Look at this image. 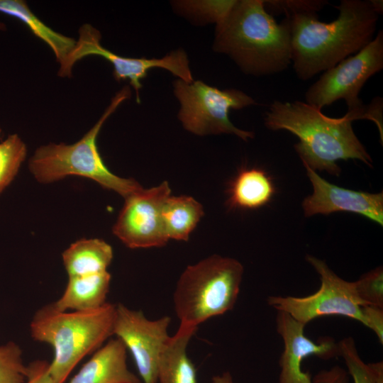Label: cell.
Masks as SVG:
<instances>
[{
    "mask_svg": "<svg viewBox=\"0 0 383 383\" xmlns=\"http://www.w3.org/2000/svg\"><path fill=\"white\" fill-rule=\"evenodd\" d=\"M365 118L374 121L380 133L381 141L383 139V126H382V99L377 97L374 99L371 104L367 106Z\"/></svg>",
    "mask_w": 383,
    "mask_h": 383,
    "instance_id": "obj_31",
    "label": "cell"
},
{
    "mask_svg": "<svg viewBox=\"0 0 383 383\" xmlns=\"http://www.w3.org/2000/svg\"><path fill=\"white\" fill-rule=\"evenodd\" d=\"M348 113L331 118L306 102L274 101L265 116V126L286 130L299 139L294 148L303 164L316 171L338 176L339 160H359L371 166L372 160L352 127Z\"/></svg>",
    "mask_w": 383,
    "mask_h": 383,
    "instance_id": "obj_3",
    "label": "cell"
},
{
    "mask_svg": "<svg viewBox=\"0 0 383 383\" xmlns=\"http://www.w3.org/2000/svg\"><path fill=\"white\" fill-rule=\"evenodd\" d=\"M374 11L378 14H382L383 11V1L382 0H370Z\"/></svg>",
    "mask_w": 383,
    "mask_h": 383,
    "instance_id": "obj_34",
    "label": "cell"
},
{
    "mask_svg": "<svg viewBox=\"0 0 383 383\" xmlns=\"http://www.w3.org/2000/svg\"><path fill=\"white\" fill-rule=\"evenodd\" d=\"M371 368L375 383H383V363L382 362L368 363Z\"/></svg>",
    "mask_w": 383,
    "mask_h": 383,
    "instance_id": "obj_32",
    "label": "cell"
},
{
    "mask_svg": "<svg viewBox=\"0 0 383 383\" xmlns=\"http://www.w3.org/2000/svg\"><path fill=\"white\" fill-rule=\"evenodd\" d=\"M26 155V145L18 134L0 143V194L13 180Z\"/></svg>",
    "mask_w": 383,
    "mask_h": 383,
    "instance_id": "obj_22",
    "label": "cell"
},
{
    "mask_svg": "<svg viewBox=\"0 0 383 383\" xmlns=\"http://www.w3.org/2000/svg\"><path fill=\"white\" fill-rule=\"evenodd\" d=\"M243 272L239 261L218 255L189 265L180 275L173 294L179 324L198 328L208 319L232 310Z\"/></svg>",
    "mask_w": 383,
    "mask_h": 383,
    "instance_id": "obj_6",
    "label": "cell"
},
{
    "mask_svg": "<svg viewBox=\"0 0 383 383\" xmlns=\"http://www.w3.org/2000/svg\"><path fill=\"white\" fill-rule=\"evenodd\" d=\"M62 256L70 277L106 272L113 254L111 246L104 240L83 238L72 243Z\"/></svg>",
    "mask_w": 383,
    "mask_h": 383,
    "instance_id": "obj_18",
    "label": "cell"
},
{
    "mask_svg": "<svg viewBox=\"0 0 383 383\" xmlns=\"http://www.w3.org/2000/svg\"><path fill=\"white\" fill-rule=\"evenodd\" d=\"M266 11L271 16L284 13L289 16L296 13H311L321 10L328 4L325 0H267L263 1Z\"/></svg>",
    "mask_w": 383,
    "mask_h": 383,
    "instance_id": "obj_27",
    "label": "cell"
},
{
    "mask_svg": "<svg viewBox=\"0 0 383 383\" xmlns=\"http://www.w3.org/2000/svg\"><path fill=\"white\" fill-rule=\"evenodd\" d=\"M304 328L287 313L277 311L276 328L284 345L279 383H313L311 374L302 370L303 360L311 355L323 360L339 356L338 343L334 338L324 336L314 342L305 335Z\"/></svg>",
    "mask_w": 383,
    "mask_h": 383,
    "instance_id": "obj_13",
    "label": "cell"
},
{
    "mask_svg": "<svg viewBox=\"0 0 383 383\" xmlns=\"http://www.w3.org/2000/svg\"><path fill=\"white\" fill-rule=\"evenodd\" d=\"M170 323L167 316L150 320L141 311L116 305L113 335L130 351L143 383L158 382L159 361L171 337L167 331Z\"/></svg>",
    "mask_w": 383,
    "mask_h": 383,
    "instance_id": "obj_11",
    "label": "cell"
},
{
    "mask_svg": "<svg viewBox=\"0 0 383 383\" xmlns=\"http://www.w3.org/2000/svg\"><path fill=\"white\" fill-rule=\"evenodd\" d=\"M306 260L320 275L319 289L304 297L270 296L268 305L287 313L305 326L316 318L328 315L348 317L364 325V304L357 296L355 282L343 279L325 261L316 257L306 255Z\"/></svg>",
    "mask_w": 383,
    "mask_h": 383,
    "instance_id": "obj_9",
    "label": "cell"
},
{
    "mask_svg": "<svg viewBox=\"0 0 383 383\" xmlns=\"http://www.w3.org/2000/svg\"><path fill=\"white\" fill-rule=\"evenodd\" d=\"M167 182L133 193L125 204L113 227V233L132 249L161 247L168 241L162 211L170 196Z\"/></svg>",
    "mask_w": 383,
    "mask_h": 383,
    "instance_id": "obj_12",
    "label": "cell"
},
{
    "mask_svg": "<svg viewBox=\"0 0 383 383\" xmlns=\"http://www.w3.org/2000/svg\"><path fill=\"white\" fill-rule=\"evenodd\" d=\"M274 193L273 183L266 172L257 168L245 169L232 182L228 201L232 206L254 209L269 202Z\"/></svg>",
    "mask_w": 383,
    "mask_h": 383,
    "instance_id": "obj_20",
    "label": "cell"
},
{
    "mask_svg": "<svg viewBox=\"0 0 383 383\" xmlns=\"http://www.w3.org/2000/svg\"><path fill=\"white\" fill-rule=\"evenodd\" d=\"M111 276L108 271L69 277L62 296L53 306L62 311H84L101 307L106 301Z\"/></svg>",
    "mask_w": 383,
    "mask_h": 383,
    "instance_id": "obj_16",
    "label": "cell"
},
{
    "mask_svg": "<svg viewBox=\"0 0 383 383\" xmlns=\"http://www.w3.org/2000/svg\"><path fill=\"white\" fill-rule=\"evenodd\" d=\"M26 370L18 344L9 341L0 345V383H24Z\"/></svg>",
    "mask_w": 383,
    "mask_h": 383,
    "instance_id": "obj_24",
    "label": "cell"
},
{
    "mask_svg": "<svg viewBox=\"0 0 383 383\" xmlns=\"http://www.w3.org/2000/svg\"><path fill=\"white\" fill-rule=\"evenodd\" d=\"M0 13L16 18L44 41L61 65L72 50L76 40L59 33L41 21L22 0H0Z\"/></svg>",
    "mask_w": 383,
    "mask_h": 383,
    "instance_id": "obj_19",
    "label": "cell"
},
{
    "mask_svg": "<svg viewBox=\"0 0 383 383\" xmlns=\"http://www.w3.org/2000/svg\"><path fill=\"white\" fill-rule=\"evenodd\" d=\"M338 343L339 356L343 357L353 382L375 383L373 372L360 357L353 338L348 336Z\"/></svg>",
    "mask_w": 383,
    "mask_h": 383,
    "instance_id": "obj_25",
    "label": "cell"
},
{
    "mask_svg": "<svg viewBox=\"0 0 383 383\" xmlns=\"http://www.w3.org/2000/svg\"><path fill=\"white\" fill-rule=\"evenodd\" d=\"M89 55H99L111 62L113 67V76L117 81L128 79L135 91L138 104L140 103L141 80L152 68H164L186 82L193 81L187 55L182 49L173 50L160 59L122 57L104 48L101 44L100 32L89 24L80 27L79 38L72 50L60 65L59 76L70 77L74 65Z\"/></svg>",
    "mask_w": 383,
    "mask_h": 383,
    "instance_id": "obj_10",
    "label": "cell"
},
{
    "mask_svg": "<svg viewBox=\"0 0 383 383\" xmlns=\"http://www.w3.org/2000/svg\"><path fill=\"white\" fill-rule=\"evenodd\" d=\"M6 30V25L0 21V30Z\"/></svg>",
    "mask_w": 383,
    "mask_h": 383,
    "instance_id": "obj_35",
    "label": "cell"
},
{
    "mask_svg": "<svg viewBox=\"0 0 383 383\" xmlns=\"http://www.w3.org/2000/svg\"><path fill=\"white\" fill-rule=\"evenodd\" d=\"M213 48L248 74L279 73L292 63L289 21L285 18L277 23L265 9L263 0H235L216 23Z\"/></svg>",
    "mask_w": 383,
    "mask_h": 383,
    "instance_id": "obj_2",
    "label": "cell"
},
{
    "mask_svg": "<svg viewBox=\"0 0 383 383\" xmlns=\"http://www.w3.org/2000/svg\"><path fill=\"white\" fill-rule=\"evenodd\" d=\"M130 96V88L124 87L111 99L94 126L77 142L70 145L50 143L39 147L28 163L36 180L50 183L69 175L81 176L114 191L124 199L142 189L135 180L112 173L104 164L96 145V138L104 123Z\"/></svg>",
    "mask_w": 383,
    "mask_h": 383,
    "instance_id": "obj_5",
    "label": "cell"
},
{
    "mask_svg": "<svg viewBox=\"0 0 383 383\" xmlns=\"http://www.w3.org/2000/svg\"><path fill=\"white\" fill-rule=\"evenodd\" d=\"M203 215V206L193 197L170 196L162 211L165 230L168 239L187 240Z\"/></svg>",
    "mask_w": 383,
    "mask_h": 383,
    "instance_id": "obj_21",
    "label": "cell"
},
{
    "mask_svg": "<svg viewBox=\"0 0 383 383\" xmlns=\"http://www.w3.org/2000/svg\"><path fill=\"white\" fill-rule=\"evenodd\" d=\"M1 129L0 128V137H1Z\"/></svg>",
    "mask_w": 383,
    "mask_h": 383,
    "instance_id": "obj_36",
    "label": "cell"
},
{
    "mask_svg": "<svg viewBox=\"0 0 383 383\" xmlns=\"http://www.w3.org/2000/svg\"><path fill=\"white\" fill-rule=\"evenodd\" d=\"M174 92L180 103L178 118L184 128L198 135L233 134L243 140L254 133L239 129L228 118L229 110L256 104L255 100L236 89L220 90L201 81L174 82Z\"/></svg>",
    "mask_w": 383,
    "mask_h": 383,
    "instance_id": "obj_7",
    "label": "cell"
},
{
    "mask_svg": "<svg viewBox=\"0 0 383 383\" xmlns=\"http://www.w3.org/2000/svg\"><path fill=\"white\" fill-rule=\"evenodd\" d=\"M338 16L321 22L317 13L286 16L291 36V57L298 78L307 80L355 54L373 38L379 15L370 1L341 0Z\"/></svg>",
    "mask_w": 383,
    "mask_h": 383,
    "instance_id": "obj_1",
    "label": "cell"
},
{
    "mask_svg": "<svg viewBox=\"0 0 383 383\" xmlns=\"http://www.w3.org/2000/svg\"><path fill=\"white\" fill-rule=\"evenodd\" d=\"M198 328L179 324L163 350L158 365L160 383H197L196 369L187 355L188 344Z\"/></svg>",
    "mask_w": 383,
    "mask_h": 383,
    "instance_id": "obj_17",
    "label": "cell"
},
{
    "mask_svg": "<svg viewBox=\"0 0 383 383\" xmlns=\"http://www.w3.org/2000/svg\"><path fill=\"white\" fill-rule=\"evenodd\" d=\"M212 383H234L233 377L229 372H225L221 374L215 375L212 377Z\"/></svg>",
    "mask_w": 383,
    "mask_h": 383,
    "instance_id": "obj_33",
    "label": "cell"
},
{
    "mask_svg": "<svg viewBox=\"0 0 383 383\" xmlns=\"http://www.w3.org/2000/svg\"><path fill=\"white\" fill-rule=\"evenodd\" d=\"M362 313L364 326L371 329L377 335L381 345L383 344V308L374 306H363Z\"/></svg>",
    "mask_w": 383,
    "mask_h": 383,
    "instance_id": "obj_28",
    "label": "cell"
},
{
    "mask_svg": "<svg viewBox=\"0 0 383 383\" xmlns=\"http://www.w3.org/2000/svg\"><path fill=\"white\" fill-rule=\"evenodd\" d=\"M313 383H350L346 370L335 365L330 370H321L313 378Z\"/></svg>",
    "mask_w": 383,
    "mask_h": 383,
    "instance_id": "obj_30",
    "label": "cell"
},
{
    "mask_svg": "<svg viewBox=\"0 0 383 383\" xmlns=\"http://www.w3.org/2000/svg\"><path fill=\"white\" fill-rule=\"evenodd\" d=\"M115 314L116 305L108 302L94 310L70 312L50 304L35 312L30 335L53 349L50 373L54 383H65L75 366L113 335Z\"/></svg>",
    "mask_w": 383,
    "mask_h": 383,
    "instance_id": "obj_4",
    "label": "cell"
},
{
    "mask_svg": "<svg viewBox=\"0 0 383 383\" xmlns=\"http://www.w3.org/2000/svg\"><path fill=\"white\" fill-rule=\"evenodd\" d=\"M24 383H54L50 373V362L37 360L26 365Z\"/></svg>",
    "mask_w": 383,
    "mask_h": 383,
    "instance_id": "obj_29",
    "label": "cell"
},
{
    "mask_svg": "<svg viewBox=\"0 0 383 383\" xmlns=\"http://www.w3.org/2000/svg\"><path fill=\"white\" fill-rule=\"evenodd\" d=\"M358 297L364 306L383 308V270L382 266L362 274L355 282Z\"/></svg>",
    "mask_w": 383,
    "mask_h": 383,
    "instance_id": "obj_26",
    "label": "cell"
},
{
    "mask_svg": "<svg viewBox=\"0 0 383 383\" xmlns=\"http://www.w3.org/2000/svg\"><path fill=\"white\" fill-rule=\"evenodd\" d=\"M233 1H181L175 5L183 14L202 22L218 23L234 4Z\"/></svg>",
    "mask_w": 383,
    "mask_h": 383,
    "instance_id": "obj_23",
    "label": "cell"
},
{
    "mask_svg": "<svg viewBox=\"0 0 383 383\" xmlns=\"http://www.w3.org/2000/svg\"><path fill=\"white\" fill-rule=\"evenodd\" d=\"M304 167L313 190L302 203L306 216L346 211L363 216L382 226V192L372 194L340 187L327 182L308 166Z\"/></svg>",
    "mask_w": 383,
    "mask_h": 383,
    "instance_id": "obj_14",
    "label": "cell"
},
{
    "mask_svg": "<svg viewBox=\"0 0 383 383\" xmlns=\"http://www.w3.org/2000/svg\"><path fill=\"white\" fill-rule=\"evenodd\" d=\"M383 68V32L360 51L327 70L309 87L306 103L321 110L326 106L344 99L353 121L365 118L367 106L359 97L360 91L372 75Z\"/></svg>",
    "mask_w": 383,
    "mask_h": 383,
    "instance_id": "obj_8",
    "label": "cell"
},
{
    "mask_svg": "<svg viewBox=\"0 0 383 383\" xmlns=\"http://www.w3.org/2000/svg\"><path fill=\"white\" fill-rule=\"evenodd\" d=\"M127 349L118 339H111L96 350L67 383H143L129 370Z\"/></svg>",
    "mask_w": 383,
    "mask_h": 383,
    "instance_id": "obj_15",
    "label": "cell"
}]
</instances>
